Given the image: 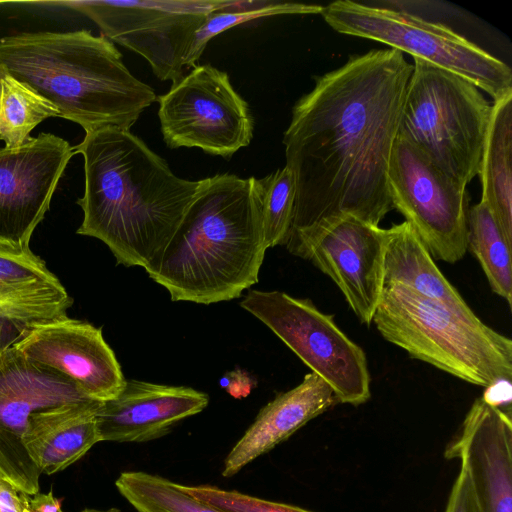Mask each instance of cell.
<instances>
[{"label":"cell","mask_w":512,"mask_h":512,"mask_svg":"<svg viewBox=\"0 0 512 512\" xmlns=\"http://www.w3.org/2000/svg\"><path fill=\"white\" fill-rule=\"evenodd\" d=\"M411 73L401 51L371 50L316 77L295 103L283 137L296 187L290 234L341 216L379 226L393 209L388 168Z\"/></svg>","instance_id":"1"},{"label":"cell","mask_w":512,"mask_h":512,"mask_svg":"<svg viewBox=\"0 0 512 512\" xmlns=\"http://www.w3.org/2000/svg\"><path fill=\"white\" fill-rule=\"evenodd\" d=\"M73 148L83 156L85 174L77 234L101 240L118 264L145 268L171 239L201 180L176 176L130 130L85 132Z\"/></svg>","instance_id":"2"},{"label":"cell","mask_w":512,"mask_h":512,"mask_svg":"<svg viewBox=\"0 0 512 512\" xmlns=\"http://www.w3.org/2000/svg\"><path fill=\"white\" fill-rule=\"evenodd\" d=\"M266 250L259 179L217 174L201 179L171 239L144 269L172 301L208 305L257 283Z\"/></svg>","instance_id":"3"},{"label":"cell","mask_w":512,"mask_h":512,"mask_svg":"<svg viewBox=\"0 0 512 512\" xmlns=\"http://www.w3.org/2000/svg\"><path fill=\"white\" fill-rule=\"evenodd\" d=\"M0 67L85 132L129 130L157 101L154 90L125 66L113 42L88 30L2 37Z\"/></svg>","instance_id":"4"},{"label":"cell","mask_w":512,"mask_h":512,"mask_svg":"<svg viewBox=\"0 0 512 512\" xmlns=\"http://www.w3.org/2000/svg\"><path fill=\"white\" fill-rule=\"evenodd\" d=\"M410 357L485 389L512 380V340L460 310L399 285L385 284L373 321Z\"/></svg>","instance_id":"5"},{"label":"cell","mask_w":512,"mask_h":512,"mask_svg":"<svg viewBox=\"0 0 512 512\" xmlns=\"http://www.w3.org/2000/svg\"><path fill=\"white\" fill-rule=\"evenodd\" d=\"M398 136L467 185L479 173L492 105L464 78L413 58Z\"/></svg>","instance_id":"6"},{"label":"cell","mask_w":512,"mask_h":512,"mask_svg":"<svg viewBox=\"0 0 512 512\" xmlns=\"http://www.w3.org/2000/svg\"><path fill=\"white\" fill-rule=\"evenodd\" d=\"M321 15L336 32L384 43L454 73L485 91L494 102L512 93L511 68L445 25L350 0L328 4Z\"/></svg>","instance_id":"7"},{"label":"cell","mask_w":512,"mask_h":512,"mask_svg":"<svg viewBox=\"0 0 512 512\" xmlns=\"http://www.w3.org/2000/svg\"><path fill=\"white\" fill-rule=\"evenodd\" d=\"M240 306L265 324L332 389L338 403L370 398L366 354L309 299L281 291H249Z\"/></svg>","instance_id":"8"},{"label":"cell","mask_w":512,"mask_h":512,"mask_svg":"<svg viewBox=\"0 0 512 512\" xmlns=\"http://www.w3.org/2000/svg\"><path fill=\"white\" fill-rule=\"evenodd\" d=\"M234 0L64 1L90 18L111 42L144 57L161 81L183 77L184 60L206 17Z\"/></svg>","instance_id":"9"},{"label":"cell","mask_w":512,"mask_h":512,"mask_svg":"<svg viewBox=\"0 0 512 512\" xmlns=\"http://www.w3.org/2000/svg\"><path fill=\"white\" fill-rule=\"evenodd\" d=\"M157 101L163 139L171 149L197 147L228 159L253 138L247 102L228 74L211 65H196Z\"/></svg>","instance_id":"10"},{"label":"cell","mask_w":512,"mask_h":512,"mask_svg":"<svg viewBox=\"0 0 512 512\" xmlns=\"http://www.w3.org/2000/svg\"><path fill=\"white\" fill-rule=\"evenodd\" d=\"M388 186L393 209L404 216L431 255L448 263L464 257L468 250L466 187L400 136L392 149Z\"/></svg>","instance_id":"11"},{"label":"cell","mask_w":512,"mask_h":512,"mask_svg":"<svg viewBox=\"0 0 512 512\" xmlns=\"http://www.w3.org/2000/svg\"><path fill=\"white\" fill-rule=\"evenodd\" d=\"M285 246L329 276L370 326L384 288L385 229L341 216L292 232Z\"/></svg>","instance_id":"12"},{"label":"cell","mask_w":512,"mask_h":512,"mask_svg":"<svg viewBox=\"0 0 512 512\" xmlns=\"http://www.w3.org/2000/svg\"><path fill=\"white\" fill-rule=\"evenodd\" d=\"M94 400L68 378L28 360L15 347L0 353V475L32 496L41 472L23 437L33 413L72 402Z\"/></svg>","instance_id":"13"},{"label":"cell","mask_w":512,"mask_h":512,"mask_svg":"<svg viewBox=\"0 0 512 512\" xmlns=\"http://www.w3.org/2000/svg\"><path fill=\"white\" fill-rule=\"evenodd\" d=\"M74 148L51 133L16 148L0 147V244L29 247Z\"/></svg>","instance_id":"14"},{"label":"cell","mask_w":512,"mask_h":512,"mask_svg":"<svg viewBox=\"0 0 512 512\" xmlns=\"http://www.w3.org/2000/svg\"><path fill=\"white\" fill-rule=\"evenodd\" d=\"M13 347L37 365L62 374L87 397L104 402L125 385L101 328L68 316L30 329Z\"/></svg>","instance_id":"15"},{"label":"cell","mask_w":512,"mask_h":512,"mask_svg":"<svg viewBox=\"0 0 512 512\" xmlns=\"http://www.w3.org/2000/svg\"><path fill=\"white\" fill-rule=\"evenodd\" d=\"M444 456L460 461L483 512H512L511 413L477 398Z\"/></svg>","instance_id":"16"},{"label":"cell","mask_w":512,"mask_h":512,"mask_svg":"<svg viewBox=\"0 0 512 512\" xmlns=\"http://www.w3.org/2000/svg\"><path fill=\"white\" fill-rule=\"evenodd\" d=\"M73 299L29 247L0 244V353L34 326L67 317Z\"/></svg>","instance_id":"17"},{"label":"cell","mask_w":512,"mask_h":512,"mask_svg":"<svg viewBox=\"0 0 512 512\" xmlns=\"http://www.w3.org/2000/svg\"><path fill=\"white\" fill-rule=\"evenodd\" d=\"M206 393L185 386L126 379L121 392L96 413L100 441L147 442L171 431L181 420L203 411Z\"/></svg>","instance_id":"18"},{"label":"cell","mask_w":512,"mask_h":512,"mask_svg":"<svg viewBox=\"0 0 512 512\" xmlns=\"http://www.w3.org/2000/svg\"><path fill=\"white\" fill-rule=\"evenodd\" d=\"M336 403L332 389L321 377L313 372L306 374L299 385L279 394L260 410L225 458L222 475L237 474Z\"/></svg>","instance_id":"19"},{"label":"cell","mask_w":512,"mask_h":512,"mask_svg":"<svg viewBox=\"0 0 512 512\" xmlns=\"http://www.w3.org/2000/svg\"><path fill=\"white\" fill-rule=\"evenodd\" d=\"M101 403L72 402L32 414L23 442L41 474L64 470L100 442L95 416Z\"/></svg>","instance_id":"20"},{"label":"cell","mask_w":512,"mask_h":512,"mask_svg":"<svg viewBox=\"0 0 512 512\" xmlns=\"http://www.w3.org/2000/svg\"><path fill=\"white\" fill-rule=\"evenodd\" d=\"M385 284H399L426 298L460 310H471L406 221L385 229Z\"/></svg>","instance_id":"21"},{"label":"cell","mask_w":512,"mask_h":512,"mask_svg":"<svg viewBox=\"0 0 512 512\" xmlns=\"http://www.w3.org/2000/svg\"><path fill=\"white\" fill-rule=\"evenodd\" d=\"M512 93L492 104L478 175L483 201L512 247Z\"/></svg>","instance_id":"22"},{"label":"cell","mask_w":512,"mask_h":512,"mask_svg":"<svg viewBox=\"0 0 512 512\" xmlns=\"http://www.w3.org/2000/svg\"><path fill=\"white\" fill-rule=\"evenodd\" d=\"M468 248L479 261L494 293L512 306L511 249L487 205L480 200L468 210Z\"/></svg>","instance_id":"23"},{"label":"cell","mask_w":512,"mask_h":512,"mask_svg":"<svg viewBox=\"0 0 512 512\" xmlns=\"http://www.w3.org/2000/svg\"><path fill=\"white\" fill-rule=\"evenodd\" d=\"M50 117H59L57 109L0 67V140L5 146L23 145L31 138V131Z\"/></svg>","instance_id":"24"},{"label":"cell","mask_w":512,"mask_h":512,"mask_svg":"<svg viewBox=\"0 0 512 512\" xmlns=\"http://www.w3.org/2000/svg\"><path fill=\"white\" fill-rule=\"evenodd\" d=\"M115 485L138 512H220L183 492L180 484L158 475L123 472Z\"/></svg>","instance_id":"25"},{"label":"cell","mask_w":512,"mask_h":512,"mask_svg":"<svg viewBox=\"0 0 512 512\" xmlns=\"http://www.w3.org/2000/svg\"><path fill=\"white\" fill-rule=\"evenodd\" d=\"M324 6L278 1L234 2L210 13L192 40L184 60L185 67H195L208 42L227 29L245 22L280 14H321Z\"/></svg>","instance_id":"26"},{"label":"cell","mask_w":512,"mask_h":512,"mask_svg":"<svg viewBox=\"0 0 512 512\" xmlns=\"http://www.w3.org/2000/svg\"><path fill=\"white\" fill-rule=\"evenodd\" d=\"M265 247L285 245L293 222L296 187L293 173L283 168L259 179Z\"/></svg>","instance_id":"27"},{"label":"cell","mask_w":512,"mask_h":512,"mask_svg":"<svg viewBox=\"0 0 512 512\" xmlns=\"http://www.w3.org/2000/svg\"><path fill=\"white\" fill-rule=\"evenodd\" d=\"M183 492L220 512H311L306 509L249 496L215 486H186Z\"/></svg>","instance_id":"28"},{"label":"cell","mask_w":512,"mask_h":512,"mask_svg":"<svg viewBox=\"0 0 512 512\" xmlns=\"http://www.w3.org/2000/svg\"><path fill=\"white\" fill-rule=\"evenodd\" d=\"M444 512H483L463 468L453 483Z\"/></svg>","instance_id":"29"},{"label":"cell","mask_w":512,"mask_h":512,"mask_svg":"<svg viewBox=\"0 0 512 512\" xmlns=\"http://www.w3.org/2000/svg\"><path fill=\"white\" fill-rule=\"evenodd\" d=\"M0 512H31L30 495L0 476Z\"/></svg>","instance_id":"30"},{"label":"cell","mask_w":512,"mask_h":512,"mask_svg":"<svg viewBox=\"0 0 512 512\" xmlns=\"http://www.w3.org/2000/svg\"><path fill=\"white\" fill-rule=\"evenodd\" d=\"M219 385L235 398L246 397L252 389V379L243 371H232L225 374Z\"/></svg>","instance_id":"31"},{"label":"cell","mask_w":512,"mask_h":512,"mask_svg":"<svg viewBox=\"0 0 512 512\" xmlns=\"http://www.w3.org/2000/svg\"><path fill=\"white\" fill-rule=\"evenodd\" d=\"M30 498L31 512H63L60 501L53 496V491L36 493Z\"/></svg>","instance_id":"32"},{"label":"cell","mask_w":512,"mask_h":512,"mask_svg":"<svg viewBox=\"0 0 512 512\" xmlns=\"http://www.w3.org/2000/svg\"><path fill=\"white\" fill-rule=\"evenodd\" d=\"M81 512H119L117 509H110L106 511L94 510V509H84Z\"/></svg>","instance_id":"33"},{"label":"cell","mask_w":512,"mask_h":512,"mask_svg":"<svg viewBox=\"0 0 512 512\" xmlns=\"http://www.w3.org/2000/svg\"><path fill=\"white\" fill-rule=\"evenodd\" d=\"M1 476V475H0Z\"/></svg>","instance_id":"34"}]
</instances>
